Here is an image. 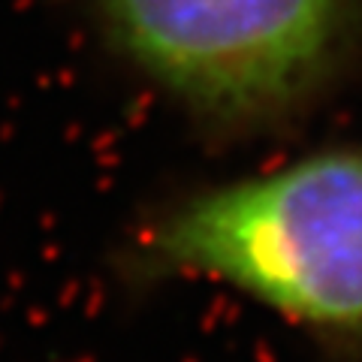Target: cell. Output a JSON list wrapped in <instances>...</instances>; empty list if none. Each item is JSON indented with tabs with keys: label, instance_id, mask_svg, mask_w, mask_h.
<instances>
[{
	"label": "cell",
	"instance_id": "1",
	"mask_svg": "<svg viewBox=\"0 0 362 362\" xmlns=\"http://www.w3.org/2000/svg\"><path fill=\"white\" fill-rule=\"evenodd\" d=\"M139 278L230 287L338 356L362 354V142L323 145L166 202L139 223Z\"/></svg>",
	"mask_w": 362,
	"mask_h": 362
},
{
	"label": "cell",
	"instance_id": "2",
	"mask_svg": "<svg viewBox=\"0 0 362 362\" xmlns=\"http://www.w3.org/2000/svg\"><path fill=\"white\" fill-rule=\"evenodd\" d=\"M100 33L202 127L254 133L332 90L362 0H88Z\"/></svg>",
	"mask_w": 362,
	"mask_h": 362
}]
</instances>
